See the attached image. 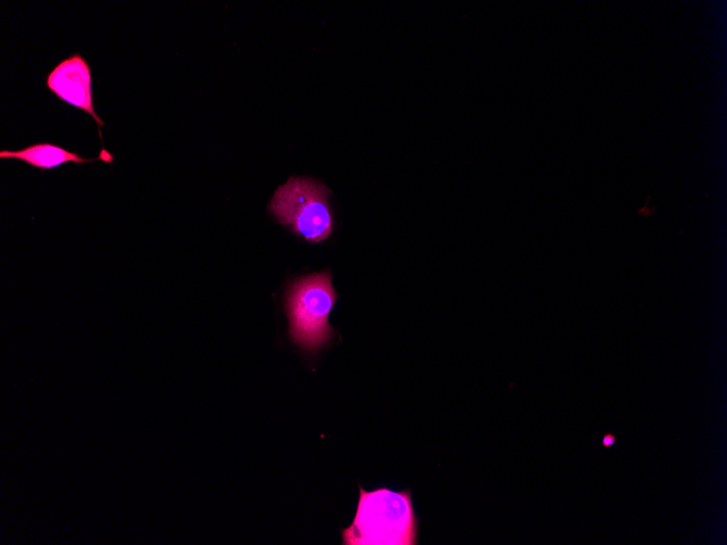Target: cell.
Returning <instances> with one entry per match:
<instances>
[{
	"instance_id": "3957f363",
	"label": "cell",
	"mask_w": 727,
	"mask_h": 545,
	"mask_svg": "<svg viewBox=\"0 0 727 545\" xmlns=\"http://www.w3.org/2000/svg\"><path fill=\"white\" fill-rule=\"evenodd\" d=\"M329 194L318 181L291 177L274 191L269 210L296 235L309 243H320L329 238L333 230Z\"/></svg>"
},
{
	"instance_id": "8992f818",
	"label": "cell",
	"mask_w": 727,
	"mask_h": 545,
	"mask_svg": "<svg viewBox=\"0 0 727 545\" xmlns=\"http://www.w3.org/2000/svg\"><path fill=\"white\" fill-rule=\"evenodd\" d=\"M615 442H616V436L613 434L607 433L602 437V446L605 448L613 446Z\"/></svg>"
},
{
	"instance_id": "6da1fadb",
	"label": "cell",
	"mask_w": 727,
	"mask_h": 545,
	"mask_svg": "<svg viewBox=\"0 0 727 545\" xmlns=\"http://www.w3.org/2000/svg\"><path fill=\"white\" fill-rule=\"evenodd\" d=\"M418 520L409 490L359 487L352 524L342 530L343 545H416Z\"/></svg>"
},
{
	"instance_id": "7a4b0ae2",
	"label": "cell",
	"mask_w": 727,
	"mask_h": 545,
	"mask_svg": "<svg viewBox=\"0 0 727 545\" xmlns=\"http://www.w3.org/2000/svg\"><path fill=\"white\" fill-rule=\"evenodd\" d=\"M336 299L330 271L294 281L285 297L292 342L309 351L323 347L334 335L329 315Z\"/></svg>"
},
{
	"instance_id": "5b68a950",
	"label": "cell",
	"mask_w": 727,
	"mask_h": 545,
	"mask_svg": "<svg viewBox=\"0 0 727 545\" xmlns=\"http://www.w3.org/2000/svg\"><path fill=\"white\" fill-rule=\"evenodd\" d=\"M0 158L19 160L40 171L52 170L65 163L79 165L100 161L98 157L83 158L76 152L51 143H37L17 150H1Z\"/></svg>"
},
{
	"instance_id": "277c9868",
	"label": "cell",
	"mask_w": 727,
	"mask_h": 545,
	"mask_svg": "<svg viewBox=\"0 0 727 545\" xmlns=\"http://www.w3.org/2000/svg\"><path fill=\"white\" fill-rule=\"evenodd\" d=\"M46 87L61 101L86 112L100 127L106 123L94 108L91 70L86 59L78 52L59 62L46 76Z\"/></svg>"
}]
</instances>
